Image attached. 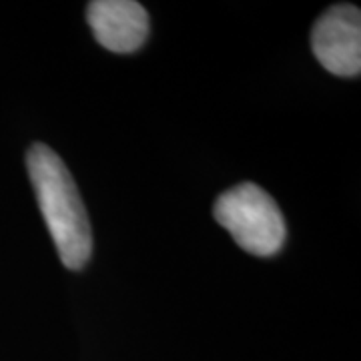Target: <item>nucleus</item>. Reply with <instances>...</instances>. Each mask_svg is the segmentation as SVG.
Wrapping results in <instances>:
<instances>
[{
	"mask_svg": "<svg viewBox=\"0 0 361 361\" xmlns=\"http://www.w3.org/2000/svg\"><path fill=\"white\" fill-rule=\"evenodd\" d=\"M213 213L235 243L251 255L269 257L283 247L287 237L283 213L273 197L253 183H241L221 195Z\"/></svg>",
	"mask_w": 361,
	"mask_h": 361,
	"instance_id": "obj_2",
	"label": "nucleus"
},
{
	"mask_svg": "<svg viewBox=\"0 0 361 361\" xmlns=\"http://www.w3.org/2000/svg\"><path fill=\"white\" fill-rule=\"evenodd\" d=\"M311 49L331 75L357 77L361 71V13L357 6L337 4L313 26Z\"/></svg>",
	"mask_w": 361,
	"mask_h": 361,
	"instance_id": "obj_3",
	"label": "nucleus"
},
{
	"mask_svg": "<svg viewBox=\"0 0 361 361\" xmlns=\"http://www.w3.org/2000/svg\"><path fill=\"white\" fill-rule=\"evenodd\" d=\"M26 167L39 199L40 213L63 265L73 271L82 269L92 253V231L87 209L68 169L61 157L42 142L30 147Z\"/></svg>",
	"mask_w": 361,
	"mask_h": 361,
	"instance_id": "obj_1",
	"label": "nucleus"
},
{
	"mask_svg": "<svg viewBox=\"0 0 361 361\" xmlns=\"http://www.w3.org/2000/svg\"><path fill=\"white\" fill-rule=\"evenodd\" d=\"M87 20L99 44L118 54L139 51L149 35V14L135 0L90 2Z\"/></svg>",
	"mask_w": 361,
	"mask_h": 361,
	"instance_id": "obj_4",
	"label": "nucleus"
}]
</instances>
